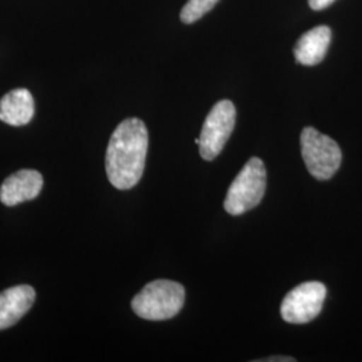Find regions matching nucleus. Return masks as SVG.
Wrapping results in <instances>:
<instances>
[{"mask_svg": "<svg viewBox=\"0 0 362 362\" xmlns=\"http://www.w3.org/2000/svg\"><path fill=\"white\" fill-rule=\"evenodd\" d=\"M148 144V129L141 119L127 118L117 127L105 158L106 175L115 188L130 189L141 180Z\"/></svg>", "mask_w": 362, "mask_h": 362, "instance_id": "f257e3e1", "label": "nucleus"}, {"mask_svg": "<svg viewBox=\"0 0 362 362\" xmlns=\"http://www.w3.org/2000/svg\"><path fill=\"white\" fill-rule=\"evenodd\" d=\"M185 300L184 287L168 279L149 282L133 298L132 309L143 320L165 321L180 313Z\"/></svg>", "mask_w": 362, "mask_h": 362, "instance_id": "f03ea898", "label": "nucleus"}, {"mask_svg": "<svg viewBox=\"0 0 362 362\" xmlns=\"http://www.w3.org/2000/svg\"><path fill=\"white\" fill-rule=\"evenodd\" d=\"M267 185V172L259 157H251L238 173L224 200V209L239 216L257 207L262 202Z\"/></svg>", "mask_w": 362, "mask_h": 362, "instance_id": "7ed1b4c3", "label": "nucleus"}, {"mask_svg": "<svg viewBox=\"0 0 362 362\" xmlns=\"http://www.w3.org/2000/svg\"><path fill=\"white\" fill-rule=\"evenodd\" d=\"M300 151L306 168L317 180L333 177L342 161V152L338 144L313 127L302 130Z\"/></svg>", "mask_w": 362, "mask_h": 362, "instance_id": "20e7f679", "label": "nucleus"}, {"mask_svg": "<svg viewBox=\"0 0 362 362\" xmlns=\"http://www.w3.org/2000/svg\"><path fill=\"white\" fill-rule=\"evenodd\" d=\"M235 122L236 109L231 101L221 100L211 109L197 144L200 156L206 161H212L220 155L233 132Z\"/></svg>", "mask_w": 362, "mask_h": 362, "instance_id": "39448f33", "label": "nucleus"}, {"mask_svg": "<svg viewBox=\"0 0 362 362\" xmlns=\"http://www.w3.org/2000/svg\"><path fill=\"white\" fill-rule=\"evenodd\" d=\"M325 299L324 284L305 282L286 294L281 305V315L288 324H309L322 311Z\"/></svg>", "mask_w": 362, "mask_h": 362, "instance_id": "423d86ee", "label": "nucleus"}, {"mask_svg": "<svg viewBox=\"0 0 362 362\" xmlns=\"http://www.w3.org/2000/svg\"><path fill=\"white\" fill-rule=\"evenodd\" d=\"M43 187V177L38 170L21 169L8 176L0 187V202L13 207L35 199Z\"/></svg>", "mask_w": 362, "mask_h": 362, "instance_id": "0eeeda50", "label": "nucleus"}, {"mask_svg": "<svg viewBox=\"0 0 362 362\" xmlns=\"http://www.w3.org/2000/svg\"><path fill=\"white\" fill-rule=\"evenodd\" d=\"M35 302V290L28 285L10 287L0 293V330L19 322Z\"/></svg>", "mask_w": 362, "mask_h": 362, "instance_id": "6e6552de", "label": "nucleus"}, {"mask_svg": "<svg viewBox=\"0 0 362 362\" xmlns=\"http://www.w3.org/2000/svg\"><path fill=\"white\" fill-rule=\"evenodd\" d=\"M330 42V27L318 26L305 33L298 39L297 45L294 47L296 61L303 66H315L321 64L326 57Z\"/></svg>", "mask_w": 362, "mask_h": 362, "instance_id": "1a4fd4ad", "label": "nucleus"}, {"mask_svg": "<svg viewBox=\"0 0 362 362\" xmlns=\"http://www.w3.org/2000/svg\"><path fill=\"white\" fill-rule=\"evenodd\" d=\"M34 110V98L27 89H13L0 100V121L13 127L27 125Z\"/></svg>", "mask_w": 362, "mask_h": 362, "instance_id": "9d476101", "label": "nucleus"}, {"mask_svg": "<svg viewBox=\"0 0 362 362\" xmlns=\"http://www.w3.org/2000/svg\"><path fill=\"white\" fill-rule=\"evenodd\" d=\"M219 0H188L181 8L180 19L185 25H192L209 13Z\"/></svg>", "mask_w": 362, "mask_h": 362, "instance_id": "9b49d317", "label": "nucleus"}, {"mask_svg": "<svg viewBox=\"0 0 362 362\" xmlns=\"http://www.w3.org/2000/svg\"><path fill=\"white\" fill-rule=\"evenodd\" d=\"M336 0H309V6L314 11H321L333 4Z\"/></svg>", "mask_w": 362, "mask_h": 362, "instance_id": "f8f14e48", "label": "nucleus"}, {"mask_svg": "<svg viewBox=\"0 0 362 362\" xmlns=\"http://www.w3.org/2000/svg\"><path fill=\"white\" fill-rule=\"evenodd\" d=\"M258 362H294L296 358L293 357H287V356H274V357H269V358H262V360H255Z\"/></svg>", "mask_w": 362, "mask_h": 362, "instance_id": "ddd939ff", "label": "nucleus"}]
</instances>
